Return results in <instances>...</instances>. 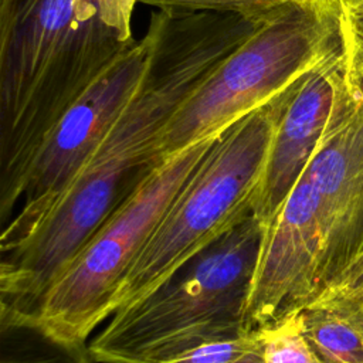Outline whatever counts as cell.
Returning a JSON list of instances; mask_svg holds the SVG:
<instances>
[{"label":"cell","mask_w":363,"mask_h":363,"mask_svg":"<svg viewBox=\"0 0 363 363\" xmlns=\"http://www.w3.org/2000/svg\"><path fill=\"white\" fill-rule=\"evenodd\" d=\"M343 9H352L363 4V0H339Z\"/></svg>","instance_id":"18"},{"label":"cell","mask_w":363,"mask_h":363,"mask_svg":"<svg viewBox=\"0 0 363 363\" xmlns=\"http://www.w3.org/2000/svg\"><path fill=\"white\" fill-rule=\"evenodd\" d=\"M311 303L340 305L363 311V254Z\"/></svg>","instance_id":"16"},{"label":"cell","mask_w":363,"mask_h":363,"mask_svg":"<svg viewBox=\"0 0 363 363\" xmlns=\"http://www.w3.org/2000/svg\"><path fill=\"white\" fill-rule=\"evenodd\" d=\"M231 363H265L264 356H262V345H259L257 349L248 352L242 357L231 362Z\"/></svg>","instance_id":"17"},{"label":"cell","mask_w":363,"mask_h":363,"mask_svg":"<svg viewBox=\"0 0 363 363\" xmlns=\"http://www.w3.org/2000/svg\"><path fill=\"white\" fill-rule=\"evenodd\" d=\"M261 345L259 330L250 333L211 340L190 349L166 363H231Z\"/></svg>","instance_id":"14"},{"label":"cell","mask_w":363,"mask_h":363,"mask_svg":"<svg viewBox=\"0 0 363 363\" xmlns=\"http://www.w3.org/2000/svg\"><path fill=\"white\" fill-rule=\"evenodd\" d=\"M217 136L159 164L52 281L35 311L38 322L51 335L86 340L113 313L121 282Z\"/></svg>","instance_id":"6"},{"label":"cell","mask_w":363,"mask_h":363,"mask_svg":"<svg viewBox=\"0 0 363 363\" xmlns=\"http://www.w3.org/2000/svg\"><path fill=\"white\" fill-rule=\"evenodd\" d=\"M146 71L38 228L0 255V306L35 315L68 262L164 160L162 135L193 92L257 30L237 14L153 11Z\"/></svg>","instance_id":"1"},{"label":"cell","mask_w":363,"mask_h":363,"mask_svg":"<svg viewBox=\"0 0 363 363\" xmlns=\"http://www.w3.org/2000/svg\"><path fill=\"white\" fill-rule=\"evenodd\" d=\"M258 330L265 363H318L303 333L299 312Z\"/></svg>","instance_id":"12"},{"label":"cell","mask_w":363,"mask_h":363,"mask_svg":"<svg viewBox=\"0 0 363 363\" xmlns=\"http://www.w3.org/2000/svg\"><path fill=\"white\" fill-rule=\"evenodd\" d=\"M298 312L318 363H363V311L309 303Z\"/></svg>","instance_id":"11"},{"label":"cell","mask_w":363,"mask_h":363,"mask_svg":"<svg viewBox=\"0 0 363 363\" xmlns=\"http://www.w3.org/2000/svg\"><path fill=\"white\" fill-rule=\"evenodd\" d=\"M278 213L318 254V296L363 254V89L347 77L312 157Z\"/></svg>","instance_id":"7"},{"label":"cell","mask_w":363,"mask_h":363,"mask_svg":"<svg viewBox=\"0 0 363 363\" xmlns=\"http://www.w3.org/2000/svg\"><path fill=\"white\" fill-rule=\"evenodd\" d=\"M286 0H139V3L157 7L172 14L223 13L237 14L251 21L264 23Z\"/></svg>","instance_id":"13"},{"label":"cell","mask_w":363,"mask_h":363,"mask_svg":"<svg viewBox=\"0 0 363 363\" xmlns=\"http://www.w3.org/2000/svg\"><path fill=\"white\" fill-rule=\"evenodd\" d=\"M346 77L343 52L305 72L274 132L252 213L268 228L312 157Z\"/></svg>","instance_id":"9"},{"label":"cell","mask_w":363,"mask_h":363,"mask_svg":"<svg viewBox=\"0 0 363 363\" xmlns=\"http://www.w3.org/2000/svg\"><path fill=\"white\" fill-rule=\"evenodd\" d=\"M139 0H0V225L65 112L138 40Z\"/></svg>","instance_id":"2"},{"label":"cell","mask_w":363,"mask_h":363,"mask_svg":"<svg viewBox=\"0 0 363 363\" xmlns=\"http://www.w3.org/2000/svg\"><path fill=\"white\" fill-rule=\"evenodd\" d=\"M267 228L251 213L91 340L96 363H166L203 343L252 332L247 306Z\"/></svg>","instance_id":"3"},{"label":"cell","mask_w":363,"mask_h":363,"mask_svg":"<svg viewBox=\"0 0 363 363\" xmlns=\"http://www.w3.org/2000/svg\"><path fill=\"white\" fill-rule=\"evenodd\" d=\"M85 342L60 339L35 315L0 306V363H96Z\"/></svg>","instance_id":"10"},{"label":"cell","mask_w":363,"mask_h":363,"mask_svg":"<svg viewBox=\"0 0 363 363\" xmlns=\"http://www.w3.org/2000/svg\"><path fill=\"white\" fill-rule=\"evenodd\" d=\"M339 0H286L193 92L160 139L163 160L218 135L296 78L343 52Z\"/></svg>","instance_id":"5"},{"label":"cell","mask_w":363,"mask_h":363,"mask_svg":"<svg viewBox=\"0 0 363 363\" xmlns=\"http://www.w3.org/2000/svg\"><path fill=\"white\" fill-rule=\"evenodd\" d=\"M153 44L146 34L58 121L30 167L20 203L1 227L0 255L24 242L104 140L142 79Z\"/></svg>","instance_id":"8"},{"label":"cell","mask_w":363,"mask_h":363,"mask_svg":"<svg viewBox=\"0 0 363 363\" xmlns=\"http://www.w3.org/2000/svg\"><path fill=\"white\" fill-rule=\"evenodd\" d=\"M342 40L347 81L363 89V4L343 9Z\"/></svg>","instance_id":"15"},{"label":"cell","mask_w":363,"mask_h":363,"mask_svg":"<svg viewBox=\"0 0 363 363\" xmlns=\"http://www.w3.org/2000/svg\"><path fill=\"white\" fill-rule=\"evenodd\" d=\"M299 78L218 133L121 282L113 312L156 289L252 213L274 132Z\"/></svg>","instance_id":"4"}]
</instances>
